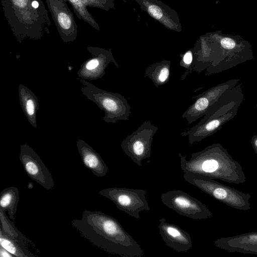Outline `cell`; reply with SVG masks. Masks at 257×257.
<instances>
[{
    "mask_svg": "<svg viewBox=\"0 0 257 257\" xmlns=\"http://www.w3.org/2000/svg\"><path fill=\"white\" fill-rule=\"evenodd\" d=\"M72 226L94 245L123 257H143L139 244L114 217L99 211L85 210L81 219H73Z\"/></svg>",
    "mask_w": 257,
    "mask_h": 257,
    "instance_id": "obj_1",
    "label": "cell"
},
{
    "mask_svg": "<svg viewBox=\"0 0 257 257\" xmlns=\"http://www.w3.org/2000/svg\"><path fill=\"white\" fill-rule=\"evenodd\" d=\"M178 156L183 173L235 184L244 183L246 180L241 165L219 143L212 144L201 151L192 153L189 160L181 153Z\"/></svg>",
    "mask_w": 257,
    "mask_h": 257,
    "instance_id": "obj_2",
    "label": "cell"
},
{
    "mask_svg": "<svg viewBox=\"0 0 257 257\" xmlns=\"http://www.w3.org/2000/svg\"><path fill=\"white\" fill-rule=\"evenodd\" d=\"M244 98L241 84L239 83L226 90L198 123L181 135L188 137L189 145L213 135L236 115Z\"/></svg>",
    "mask_w": 257,
    "mask_h": 257,
    "instance_id": "obj_3",
    "label": "cell"
},
{
    "mask_svg": "<svg viewBox=\"0 0 257 257\" xmlns=\"http://www.w3.org/2000/svg\"><path fill=\"white\" fill-rule=\"evenodd\" d=\"M78 80L82 84L81 90L83 94L104 111L102 119L104 121L115 123L118 120L128 119L131 107L123 96L100 89L85 79L80 78Z\"/></svg>",
    "mask_w": 257,
    "mask_h": 257,
    "instance_id": "obj_4",
    "label": "cell"
},
{
    "mask_svg": "<svg viewBox=\"0 0 257 257\" xmlns=\"http://www.w3.org/2000/svg\"><path fill=\"white\" fill-rule=\"evenodd\" d=\"M183 176L189 183L227 206L244 211L250 209L251 196L248 193H243L214 179L191 173H183Z\"/></svg>",
    "mask_w": 257,
    "mask_h": 257,
    "instance_id": "obj_5",
    "label": "cell"
},
{
    "mask_svg": "<svg viewBox=\"0 0 257 257\" xmlns=\"http://www.w3.org/2000/svg\"><path fill=\"white\" fill-rule=\"evenodd\" d=\"M98 193L112 201L118 209L137 219L140 218V211L151 210L146 190L112 187L102 189Z\"/></svg>",
    "mask_w": 257,
    "mask_h": 257,
    "instance_id": "obj_6",
    "label": "cell"
},
{
    "mask_svg": "<svg viewBox=\"0 0 257 257\" xmlns=\"http://www.w3.org/2000/svg\"><path fill=\"white\" fill-rule=\"evenodd\" d=\"M158 130L150 120H146L121 143L120 146L129 158L138 166L143 160L151 157L153 137Z\"/></svg>",
    "mask_w": 257,
    "mask_h": 257,
    "instance_id": "obj_7",
    "label": "cell"
},
{
    "mask_svg": "<svg viewBox=\"0 0 257 257\" xmlns=\"http://www.w3.org/2000/svg\"><path fill=\"white\" fill-rule=\"evenodd\" d=\"M163 203L179 214L193 219L210 218L213 214L208 207L182 190H172L161 195Z\"/></svg>",
    "mask_w": 257,
    "mask_h": 257,
    "instance_id": "obj_8",
    "label": "cell"
},
{
    "mask_svg": "<svg viewBox=\"0 0 257 257\" xmlns=\"http://www.w3.org/2000/svg\"><path fill=\"white\" fill-rule=\"evenodd\" d=\"M240 79L234 78L220 83L206 90L197 96L195 101L182 114L189 125L204 116L209 108L227 89L231 88L239 82Z\"/></svg>",
    "mask_w": 257,
    "mask_h": 257,
    "instance_id": "obj_9",
    "label": "cell"
},
{
    "mask_svg": "<svg viewBox=\"0 0 257 257\" xmlns=\"http://www.w3.org/2000/svg\"><path fill=\"white\" fill-rule=\"evenodd\" d=\"M19 159L28 176L47 190L52 189L55 183L53 176L40 156L28 145L20 147Z\"/></svg>",
    "mask_w": 257,
    "mask_h": 257,
    "instance_id": "obj_10",
    "label": "cell"
},
{
    "mask_svg": "<svg viewBox=\"0 0 257 257\" xmlns=\"http://www.w3.org/2000/svg\"><path fill=\"white\" fill-rule=\"evenodd\" d=\"M158 227L162 238L166 245L177 252H187L192 246L190 234L179 226L166 221L164 218L159 219Z\"/></svg>",
    "mask_w": 257,
    "mask_h": 257,
    "instance_id": "obj_11",
    "label": "cell"
},
{
    "mask_svg": "<svg viewBox=\"0 0 257 257\" xmlns=\"http://www.w3.org/2000/svg\"><path fill=\"white\" fill-rule=\"evenodd\" d=\"M214 245L229 252L257 254V231L229 237H223L214 241Z\"/></svg>",
    "mask_w": 257,
    "mask_h": 257,
    "instance_id": "obj_12",
    "label": "cell"
},
{
    "mask_svg": "<svg viewBox=\"0 0 257 257\" xmlns=\"http://www.w3.org/2000/svg\"><path fill=\"white\" fill-rule=\"evenodd\" d=\"M76 146L83 165L96 177H104L108 168L100 155L84 141L78 139Z\"/></svg>",
    "mask_w": 257,
    "mask_h": 257,
    "instance_id": "obj_13",
    "label": "cell"
},
{
    "mask_svg": "<svg viewBox=\"0 0 257 257\" xmlns=\"http://www.w3.org/2000/svg\"><path fill=\"white\" fill-rule=\"evenodd\" d=\"M119 68L113 58L108 55H99L81 65L77 74L82 79L95 80L102 78L105 74V70L110 62Z\"/></svg>",
    "mask_w": 257,
    "mask_h": 257,
    "instance_id": "obj_14",
    "label": "cell"
},
{
    "mask_svg": "<svg viewBox=\"0 0 257 257\" xmlns=\"http://www.w3.org/2000/svg\"><path fill=\"white\" fill-rule=\"evenodd\" d=\"M19 96L20 104L25 115L30 124L37 128L36 114L39 106L36 95L27 86L20 84Z\"/></svg>",
    "mask_w": 257,
    "mask_h": 257,
    "instance_id": "obj_15",
    "label": "cell"
},
{
    "mask_svg": "<svg viewBox=\"0 0 257 257\" xmlns=\"http://www.w3.org/2000/svg\"><path fill=\"white\" fill-rule=\"evenodd\" d=\"M171 74V62L168 60L157 62L150 65L145 71V75L156 87L167 83Z\"/></svg>",
    "mask_w": 257,
    "mask_h": 257,
    "instance_id": "obj_16",
    "label": "cell"
},
{
    "mask_svg": "<svg viewBox=\"0 0 257 257\" xmlns=\"http://www.w3.org/2000/svg\"><path fill=\"white\" fill-rule=\"evenodd\" d=\"M19 198V190L16 187L5 188L0 194V209L8 212L9 217L14 222Z\"/></svg>",
    "mask_w": 257,
    "mask_h": 257,
    "instance_id": "obj_17",
    "label": "cell"
},
{
    "mask_svg": "<svg viewBox=\"0 0 257 257\" xmlns=\"http://www.w3.org/2000/svg\"><path fill=\"white\" fill-rule=\"evenodd\" d=\"M0 229L9 237L18 242L24 250L28 251L26 247L29 240L16 228L14 221L8 217L6 211L2 209H0Z\"/></svg>",
    "mask_w": 257,
    "mask_h": 257,
    "instance_id": "obj_18",
    "label": "cell"
},
{
    "mask_svg": "<svg viewBox=\"0 0 257 257\" xmlns=\"http://www.w3.org/2000/svg\"><path fill=\"white\" fill-rule=\"evenodd\" d=\"M0 245L17 257L32 256L31 252L24 250L16 241L9 237L0 229Z\"/></svg>",
    "mask_w": 257,
    "mask_h": 257,
    "instance_id": "obj_19",
    "label": "cell"
},
{
    "mask_svg": "<svg viewBox=\"0 0 257 257\" xmlns=\"http://www.w3.org/2000/svg\"><path fill=\"white\" fill-rule=\"evenodd\" d=\"M192 60V54L191 51H188L183 55L180 65L185 68L188 71L190 70Z\"/></svg>",
    "mask_w": 257,
    "mask_h": 257,
    "instance_id": "obj_20",
    "label": "cell"
},
{
    "mask_svg": "<svg viewBox=\"0 0 257 257\" xmlns=\"http://www.w3.org/2000/svg\"><path fill=\"white\" fill-rule=\"evenodd\" d=\"M58 22L60 26L64 29H68L71 26V21L68 15L63 13H61L58 17Z\"/></svg>",
    "mask_w": 257,
    "mask_h": 257,
    "instance_id": "obj_21",
    "label": "cell"
},
{
    "mask_svg": "<svg viewBox=\"0 0 257 257\" xmlns=\"http://www.w3.org/2000/svg\"><path fill=\"white\" fill-rule=\"evenodd\" d=\"M220 44L222 46L227 49H233L236 46L234 41L229 38H223L220 41Z\"/></svg>",
    "mask_w": 257,
    "mask_h": 257,
    "instance_id": "obj_22",
    "label": "cell"
},
{
    "mask_svg": "<svg viewBox=\"0 0 257 257\" xmlns=\"http://www.w3.org/2000/svg\"><path fill=\"white\" fill-rule=\"evenodd\" d=\"M148 11L150 14L156 19H160L162 17V14L161 10L156 6H150L149 7Z\"/></svg>",
    "mask_w": 257,
    "mask_h": 257,
    "instance_id": "obj_23",
    "label": "cell"
},
{
    "mask_svg": "<svg viewBox=\"0 0 257 257\" xmlns=\"http://www.w3.org/2000/svg\"><path fill=\"white\" fill-rule=\"evenodd\" d=\"M0 256L1 257H14L13 254L9 252L7 249L0 245Z\"/></svg>",
    "mask_w": 257,
    "mask_h": 257,
    "instance_id": "obj_24",
    "label": "cell"
},
{
    "mask_svg": "<svg viewBox=\"0 0 257 257\" xmlns=\"http://www.w3.org/2000/svg\"><path fill=\"white\" fill-rule=\"evenodd\" d=\"M251 146L257 155V135H253L251 139Z\"/></svg>",
    "mask_w": 257,
    "mask_h": 257,
    "instance_id": "obj_25",
    "label": "cell"
},
{
    "mask_svg": "<svg viewBox=\"0 0 257 257\" xmlns=\"http://www.w3.org/2000/svg\"><path fill=\"white\" fill-rule=\"evenodd\" d=\"M14 2L16 5H17L18 6L20 7H23L24 6L26 3L27 0H13Z\"/></svg>",
    "mask_w": 257,
    "mask_h": 257,
    "instance_id": "obj_26",
    "label": "cell"
},
{
    "mask_svg": "<svg viewBox=\"0 0 257 257\" xmlns=\"http://www.w3.org/2000/svg\"><path fill=\"white\" fill-rule=\"evenodd\" d=\"M32 6L34 8H37L39 6V4L37 1H34L32 3Z\"/></svg>",
    "mask_w": 257,
    "mask_h": 257,
    "instance_id": "obj_27",
    "label": "cell"
},
{
    "mask_svg": "<svg viewBox=\"0 0 257 257\" xmlns=\"http://www.w3.org/2000/svg\"><path fill=\"white\" fill-rule=\"evenodd\" d=\"M28 187L30 189H32L33 188V184L31 182H29Z\"/></svg>",
    "mask_w": 257,
    "mask_h": 257,
    "instance_id": "obj_28",
    "label": "cell"
},
{
    "mask_svg": "<svg viewBox=\"0 0 257 257\" xmlns=\"http://www.w3.org/2000/svg\"><path fill=\"white\" fill-rule=\"evenodd\" d=\"M78 0H70L71 2L75 3L77 2Z\"/></svg>",
    "mask_w": 257,
    "mask_h": 257,
    "instance_id": "obj_29",
    "label": "cell"
},
{
    "mask_svg": "<svg viewBox=\"0 0 257 257\" xmlns=\"http://www.w3.org/2000/svg\"><path fill=\"white\" fill-rule=\"evenodd\" d=\"M256 107H257V105H256Z\"/></svg>",
    "mask_w": 257,
    "mask_h": 257,
    "instance_id": "obj_30",
    "label": "cell"
}]
</instances>
